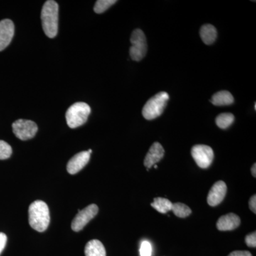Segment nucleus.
Returning a JSON list of instances; mask_svg holds the SVG:
<instances>
[{
	"label": "nucleus",
	"mask_w": 256,
	"mask_h": 256,
	"mask_svg": "<svg viewBox=\"0 0 256 256\" xmlns=\"http://www.w3.org/2000/svg\"><path fill=\"white\" fill-rule=\"evenodd\" d=\"M200 36L206 45L213 44L217 38L216 28L212 24H204L200 28Z\"/></svg>",
	"instance_id": "obj_15"
},
{
	"label": "nucleus",
	"mask_w": 256,
	"mask_h": 256,
	"mask_svg": "<svg viewBox=\"0 0 256 256\" xmlns=\"http://www.w3.org/2000/svg\"><path fill=\"white\" fill-rule=\"evenodd\" d=\"M164 154V150L159 142L153 143L150 148L148 154L144 158V165L149 170L153 165L162 159Z\"/></svg>",
	"instance_id": "obj_12"
},
{
	"label": "nucleus",
	"mask_w": 256,
	"mask_h": 256,
	"mask_svg": "<svg viewBox=\"0 0 256 256\" xmlns=\"http://www.w3.org/2000/svg\"><path fill=\"white\" fill-rule=\"evenodd\" d=\"M249 207H250V210L254 212V214H256V195L254 194V196H252L250 201H249Z\"/></svg>",
	"instance_id": "obj_26"
},
{
	"label": "nucleus",
	"mask_w": 256,
	"mask_h": 256,
	"mask_svg": "<svg viewBox=\"0 0 256 256\" xmlns=\"http://www.w3.org/2000/svg\"><path fill=\"white\" fill-rule=\"evenodd\" d=\"M90 112L92 109L90 106L86 102H78L73 104L66 114V119L68 127L74 129L85 124Z\"/></svg>",
	"instance_id": "obj_4"
},
{
	"label": "nucleus",
	"mask_w": 256,
	"mask_h": 256,
	"mask_svg": "<svg viewBox=\"0 0 256 256\" xmlns=\"http://www.w3.org/2000/svg\"><path fill=\"white\" fill-rule=\"evenodd\" d=\"M6 242H8V237H6V234L0 232V254L6 246Z\"/></svg>",
	"instance_id": "obj_24"
},
{
	"label": "nucleus",
	"mask_w": 256,
	"mask_h": 256,
	"mask_svg": "<svg viewBox=\"0 0 256 256\" xmlns=\"http://www.w3.org/2000/svg\"><path fill=\"white\" fill-rule=\"evenodd\" d=\"M14 34V24L12 20H3L0 22V52L9 46Z\"/></svg>",
	"instance_id": "obj_9"
},
{
	"label": "nucleus",
	"mask_w": 256,
	"mask_h": 256,
	"mask_svg": "<svg viewBox=\"0 0 256 256\" xmlns=\"http://www.w3.org/2000/svg\"><path fill=\"white\" fill-rule=\"evenodd\" d=\"M86 256H106L104 244L98 240H92L88 242L85 247Z\"/></svg>",
	"instance_id": "obj_14"
},
{
	"label": "nucleus",
	"mask_w": 256,
	"mask_h": 256,
	"mask_svg": "<svg viewBox=\"0 0 256 256\" xmlns=\"http://www.w3.org/2000/svg\"><path fill=\"white\" fill-rule=\"evenodd\" d=\"M172 210L174 212L176 216L180 218H185L192 214L191 208L182 203L173 204Z\"/></svg>",
	"instance_id": "obj_19"
},
{
	"label": "nucleus",
	"mask_w": 256,
	"mask_h": 256,
	"mask_svg": "<svg viewBox=\"0 0 256 256\" xmlns=\"http://www.w3.org/2000/svg\"><path fill=\"white\" fill-rule=\"evenodd\" d=\"M28 223L32 228L38 232L46 230L50 223L48 205L44 202H34L28 208Z\"/></svg>",
	"instance_id": "obj_1"
},
{
	"label": "nucleus",
	"mask_w": 256,
	"mask_h": 256,
	"mask_svg": "<svg viewBox=\"0 0 256 256\" xmlns=\"http://www.w3.org/2000/svg\"><path fill=\"white\" fill-rule=\"evenodd\" d=\"M191 153L196 164L202 169L208 168L212 164L214 156L212 148L204 144H196L194 146Z\"/></svg>",
	"instance_id": "obj_7"
},
{
	"label": "nucleus",
	"mask_w": 256,
	"mask_h": 256,
	"mask_svg": "<svg viewBox=\"0 0 256 256\" xmlns=\"http://www.w3.org/2000/svg\"><path fill=\"white\" fill-rule=\"evenodd\" d=\"M116 2H117L116 0H98L96 2L94 6V12L97 14H102Z\"/></svg>",
	"instance_id": "obj_20"
},
{
	"label": "nucleus",
	"mask_w": 256,
	"mask_h": 256,
	"mask_svg": "<svg viewBox=\"0 0 256 256\" xmlns=\"http://www.w3.org/2000/svg\"><path fill=\"white\" fill-rule=\"evenodd\" d=\"M210 102L216 106H230L234 104V98L230 92L222 90L214 94L210 99Z\"/></svg>",
	"instance_id": "obj_16"
},
{
	"label": "nucleus",
	"mask_w": 256,
	"mask_h": 256,
	"mask_svg": "<svg viewBox=\"0 0 256 256\" xmlns=\"http://www.w3.org/2000/svg\"><path fill=\"white\" fill-rule=\"evenodd\" d=\"M172 205L173 204L168 198H162V197H156L154 198V202L151 204V206L162 214H166L171 210Z\"/></svg>",
	"instance_id": "obj_17"
},
{
	"label": "nucleus",
	"mask_w": 256,
	"mask_h": 256,
	"mask_svg": "<svg viewBox=\"0 0 256 256\" xmlns=\"http://www.w3.org/2000/svg\"><path fill=\"white\" fill-rule=\"evenodd\" d=\"M98 212V207L96 204H90L82 210H78V213L72 222V230L76 232L82 230L97 215Z\"/></svg>",
	"instance_id": "obj_8"
},
{
	"label": "nucleus",
	"mask_w": 256,
	"mask_h": 256,
	"mask_svg": "<svg viewBox=\"0 0 256 256\" xmlns=\"http://www.w3.org/2000/svg\"><path fill=\"white\" fill-rule=\"evenodd\" d=\"M254 108H255V110L256 109V104H255V106H254Z\"/></svg>",
	"instance_id": "obj_30"
},
{
	"label": "nucleus",
	"mask_w": 256,
	"mask_h": 256,
	"mask_svg": "<svg viewBox=\"0 0 256 256\" xmlns=\"http://www.w3.org/2000/svg\"><path fill=\"white\" fill-rule=\"evenodd\" d=\"M88 152L89 154H92V150H89L88 151Z\"/></svg>",
	"instance_id": "obj_28"
},
{
	"label": "nucleus",
	"mask_w": 256,
	"mask_h": 256,
	"mask_svg": "<svg viewBox=\"0 0 256 256\" xmlns=\"http://www.w3.org/2000/svg\"><path fill=\"white\" fill-rule=\"evenodd\" d=\"M13 132L21 140H28L36 136L38 126L34 121L20 119L12 124Z\"/></svg>",
	"instance_id": "obj_6"
},
{
	"label": "nucleus",
	"mask_w": 256,
	"mask_h": 256,
	"mask_svg": "<svg viewBox=\"0 0 256 256\" xmlns=\"http://www.w3.org/2000/svg\"><path fill=\"white\" fill-rule=\"evenodd\" d=\"M154 168H156H156H158V165L154 164Z\"/></svg>",
	"instance_id": "obj_29"
},
{
	"label": "nucleus",
	"mask_w": 256,
	"mask_h": 256,
	"mask_svg": "<svg viewBox=\"0 0 256 256\" xmlns=\"http://www.w3.org/2000/svg\"><path fill=\"white\" fill-rule=\"evenodd\" d=\"M131 46L130 55L131 58L136 62H140L146 56L148 52L146 36L144 32L140 28L134 30L130 37Z\"/></svg>",
	"instance_id": "obj_5"
},
{
	"label": "nucleus",
	"mask_w": 256,
	"mask_h": 256,
	"mask_svg": "<svg viewBox=\"0 0 256 256\" xmlns=\"http://www.w3.org/2000/svg\"><path fill=\"white\" fill-rule=\"evenodd\" d=\"M140 256H152V247L150 242L148 240H144L142 242L140 248Z\"/></svg>",
	"instance_id": "obj_22"
},
{
	"label": "nucleus",
	"mask_w": 256,
	"mask_h": 256,
	"mask_svg": "<svg viewBox=\"0 0 256 256\" xmlns=\"http://www.w3.org/2000/svg\"><path fill=\"white\" fill-rule=\"evenodd\" d=\"M234 116L232 114H218L216 119V124L220 129H226L234 122Z\"/></svg>",
	"instance_id": "obj_18"
},
{
	"label": "nucleus",
	"mask_w": 256,
	"mask_h": 256,
	"mask_svg": "<svg viewBox=\"0 0 256 256\" xmlns=\"http://www.w3.org/2000/svg\"><path fill=\"white\" fill-rule=\"evenodd\" d=\"M252 176H254V178H256V164H254L252 165Z\"/></svg>",
	"instance_id": "obj_27"
},
{
	"label": "nucleus",
	"mask_w": 256,
	"mask_h": 256,
	"mask_svg": "<svg viewBox=\"0 0 256 256\" xmlns=\"http://www.w3.org/2000/svg\"><path fill=\"white\" fill-rule=\"evenodd\" d=\"M169 99L170 96L168 92H160L156 94L149 99L143 107V117L148 120L160 117L164 112Z\"/></svg>",
	"instance_id": "obj_3"
},
{
	"label": "nucleus",
	"mask_w": 256,
	"mask_h": 256,
	"mask_svg": "<svg viewBox=\"0 0 256 256\" xmlns=\"http://www.w3.org/2000/svg\"><path fill=\"white\" fill-rule=\"evenodd\" d=\"M90 154L88 151H82L74 156L67 164V171L69 174H76L88 163Z\"/></svg>",
	"instance_id": "obj_11"
},
{
	"label": "nucleus",
	"mask_w": 256,
	"mask_h": 256,
	"mask_svg": "<svg viewBox=\"0 0 256 256\" xmlns=\"http://www.w3.org/2000/svg\"><path fill=\"white\" fill-rule=\"evenodd\" d=\"M228 256H252V254L246 250H236V252H230Z\"/></svg>",
	"instance_id": "obj_25"
},
{
	"label": "nucleus",
	"mask_w": 256,
	"mask_h": 256,
	"mask_svg": "<svg viewBox=\"0 0 256 256\" xmlns=\"http://www.w3.org/2000/svg\"><path fill=\"white\" fill-rule=\"evenodd\" d=\"M227 186L223 181H218L212 186L208 196L207 202L210 206H216L223 201L226 194Z\"/></svg>",
	"instance_id": "obj_10"
},
{
	"label": "nucleus",
	"mask_w": 256,
	"mask_h": 256,
	"mask_svg": "<svg viewBox=\"0 0 256 256\" xmlns=\"http://www.w3.org/2000/svg\"><path fill=\"white\" fill-rule=\"evenodd\" d=\"M12 154V149L8 142L0 140V160H6Z\"/></svg>",
	"instance_id": "obj_21"
},
{
	"label": "nucleus",
	"mask_w": 256,
	"mask_h": 256,
	"mask_svg": "<svg viewBox=\"0 0 256 256\" xmlns=\"http://www.w3.org/2000/svg\"><path fill=\"white\" fill-rule=\"evenodd\" d=\"M42 28L48 38H54L58 30V4L48 0L44 4L41 13Z\"/></svg>",
	"instance_id": "obj_2"
},
{
	"label": "nucleus",
	"mask_w": 256,
	"mask_h": 256,
	"mask_svg": "<svg viewBox=\"0 0 256 256\" xmlns=\"http://www.w3.org/2000/svg\"><path fill=\"white\" fill-rule=\"evenodd\" d=\"M246 244L248 246L252 248L256 247V233L255 232L246 236Z\"/></svg>",
	"instance_id": "obj_23"
},
{
	"label": "nucleus",
	"mask_w": 256,
	"mask_h": 256,
	"mask_svg": "<svg viewBox=\"0 0 256 256\" xmlns=\"http://www.w3.org/2000/svg\"><path fill=\"white\" fill-rule=\"evenodd\" d=\"M240 224V220L239 216L235 214L230 213L222 216L218 218L216 227L220 230L226 232V230H232L238 228Z\"/></svg>",
	"instance_id": "obj_13"
}]
</instances>
